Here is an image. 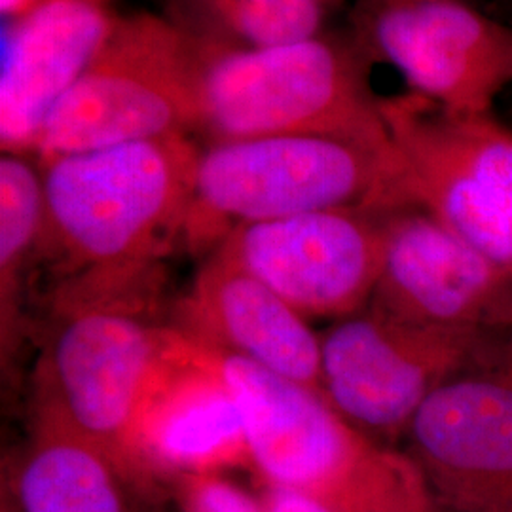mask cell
Returning a JSON list of instances; mask_svg holds the SVG:
<instances>
[{"mask_svg":"<svg viewBox=\"0 0 512 512\" xmlns=\"http://www.w3.org/2000/svg\"><path fill=\"white\" fill-rule=\"evenodd\" d=\"M202 148L177 135L57 156L42 162V258L65 287L156 289L158 264L184 236Z\"/></svg>","mask_w":512,"mask_h":512,"instance_id":"obj_1","label":"cell"},{"mask_svg":"<svg viewBox=\"0 0 512 512\" xmlns=\"http://www.w3.org/2000/svg\"><path fill=\"white\" fill-rule=\"evenodd\" d=\"M154 294L54 293L35 378V412L105 450L145 486L141 433L192 342L150 317Z\"/></svg>","mask_w":512,"mask_h":512,"instance_id":"obj_2","label":"cell"},{"mask_svg":"<svg viewBox=\"0 0 512 512\" xmlns=\"http://www.w3.org/2000/svg\"><path fill=\"white\" fill-rule=\"evenodd\" d=\"M205 349L238 408L262 482L304 492L332 512H439L412 456L376 442L321 391Z\"/></svg>","mask_w":512,"mask_h":512,"instance_id":"obj_3","label":"cell"},{"mask_svg":"<svg viewBox=\"0 0 512 512\" xmlns=\"http://www.w3.org/2000/svg\"><path fill=\"white\" fill-rule=\"evenodd\" d=\"M372 61L349 37L325 31L264 48L207 42L196 135L207 145L315 135L393 150Z\"/></svg>","mask_w":512,"mask_h":512,"instance_id":"obj_4","label":"cell"},{"mask_svg":"<svg viewBox=\"0 0 512 512\" xmlns=\"http://www.w3.org/2000/svg\"><path fill=\"white\" fill-rule=\"evenodd\" d=\"M414 205L397 147L382 150L315 135L243 139L202 148L184 239L213 249L241 224L332 209L389 213Z\"/></svg>","mask_w":512,"mask_h":512,"instance_id":"obj_5","label":"cell"},{"mask_svg":"<svg viewBox=\"0 0 512 512\" xmlns=\"http://www.w3.org/2000/svg\"><path fill=\"white\" fill-rule=\"evenodd\" d=\"M207 42L169 16H120L38 137V164L137 141L196 137Z\"/></svg>","mask_w":512,"mask_h":512,"instance_id":"obj_6","label":"cell"},{"mask_svg":"<svg viewBox=\"0 0 512 512\" xmlns=\"http://www.w3.org/2000/svg\"><path fill=\"white\" fill-rule=\"evenodd\" d=\"M382 110L416 205L512 277V129L410 92Z\"/></svg>","mask_w":512,"mask_h":512,"instance_id":"obj_7","label":"cell"},{"mask_svg":"<svg viewBox=\"0 0 512 512\" xmlns=\"http://www.w3.org/2000/svg\"><path fill=\"white\" fill-rule=\"evenodd\" d=\"M351 38L408 92L452 114H488L512 86V25L471 0H357Z\"/></svg>","mask_w":512,"mask_h":512,"instance_id":"obj_8","label":"cell"},{"mask_svg":"<svg viewBox=\"0 0 512 512\" xmlns=\"http://www.w3.org/2000/svg\"><path fill=\"white\" fill-rule=\"evenodd\" d=\"M480 340L355 313L321 336V393L370 437H399L440 385L458 378Z\"/></svg>","mask_w":512,"mask_h":512,"instance_id":"obj_9","label":"cell"},{"mask_svg":"<svg viewBox=\"0 0 512 512\" xmlns=\"http://www.w3.org/2000/svg\"><path fill=\"white\" fill-rule=\"evenodd\" d=\"M213 249L304 317L344 319L372 300L384 260V213L332 209L241 224Z\"/></svg>","mask_w":512,"mask_h":512,"instance_id":"obj_10","label":"cell"},{"mask_svg":"<svg viewBox=\"0 0 512 512\" xmlns=\"http://www.w3.org/2000/svg\"><path fill=\"white\" fill-rule=\"evenodd\" d=\"M368 310L421 329L484 336L512 325V277L421 207L384 213Z\"/></svg>","mask_w":512,"mask_h":512,"instance_id":"obj_11","label":"cell"},{"mask_svg":"<svg viewBox=\"0 0 512 512\" xmlns=\"http://www.w3.org/2000/svg\"><path fill=\"white\" fill-rule=\"evenodd\" d=\"M406 435L439 512H512V380L440 385Z\"/></svg>","mask_w":512,"mask_h":512,"instance_id":"obj_12","label":"cell"},{"mask_svg":"<svg viewBox=\"0 0 512 512\" xmlns=\"http://www.w3.org/2000/svg\"><path fill=\"white\" fill-rule=\"evenodd\" d=\"M120 18L109 6L46 0L4 21L0 148L33 156L57 105L71 92Z\"/></svg>","mask_w":512,"mask_h":512,"instance_id":"obj_13","label":"cell"},{"mask_svg":"<svg viewBox=\"0 0 512 512\" xmlns=\"http://www.w3.org/2000/svg\"><path fill=\"white\" fill-rule=\"evenodd\" d=\"M181 319V332L203 348L321 391V336L308 317L220 249L196 275Z\"/></svg>","mask_w":512,"mask_h":512,"instance_id":"obj_14","label":"cell"},{"mask_svg":"<svg viewBox=\"0 0 512 512\" xmlns=\"http://www.w3.org/2000/svg\"><path fill=\"white\" fill-rule=\"evenodd\" d=\"M152 404L141 433L148 482L188 473H220L249 459L238 408L213 357L198 342Z\"/></svg>","mask_w":512,"mask_h":512,"instance_id":"obj_15","label":"cell"},{"mask_svg":"<svg viewBox=\"0 0 512 512\" xmlns=\"http://www.w3.org/2000/svg\"><path fill=\"white\" fill-rule=\"evenodd\" d=\"M128 484L105 450L35 412L31 439L4 492L19 512H129Z\"/></svg>","mask_w":512,"mask_h":512,"instance_id":"obj_16","label":"cell"},{"mask_svg":"<svg viewBox=\"0 0 512 512\" xmlns=\"http://www.w3.org/2000/svg\"><path fill=\"white\" fill-rule=\"evenodd\" d=\"M46 238V192L33 156H0V342L2 365L18 348L23 329V285L42 258Z\"/></svg>","mask_w":512,"mask_h":512,"instance_id":"obj_17","label":"cell"},{"mask_svg":"<svg viewBox=\"0 0 512 512\" xmlns=\"http://www.w3.org/2000/svg\"><path fill=\"white\" fill-rule=\"evenodd\" d=\"M329 0H171L167 14L203 42L264 48L323 33Z\"/></svg>","mask_w":512,"mask_h":512,"instance_id":"obj_18","label":"cell"},{"mask_svg":"<svg viewBox=\"0 0 512 512\" xmlns=\"http://www.w3.org/2000/svg\"><path fill=\"white\" fill-rule=\"evenodd\" d=\"M173 484L179 512H266L258 495L220 473H188Z\"/></svg>","mask_w":512,"mask_h":512,"instance_id":"obj_19","label":"cell"},{"mask_svg":"<svg viewBox=\"0 0 512 512\" xmlns=\"http://www.w3.org/2000/svg\"><path fill=\"white\" fill-rule=\"evenodd\" d=\"M260 501L266 512H332L311 495L262 482Z\"/></svg>","mask_w":512,"mask_h":512,"instance_id":"obj_20","label":"cell"},{"mask_svg":"<svg viewBox=\"0 0 512 512\" xmlns=\"http://www.w3.org/2000/svg\"><path fill=\"white\" fill-rule=\"evenodd\" d=\"M40 2H46V0H0V14H2L4 21H10V19L23 16L25 12H29L31 8L38 6ZM82 2H92V4L112 8V4L118 2V0H82Z\"/></svg>","mask_w":512,"mask_h":512,"instance_id":"obj_21","label":"cell"},{"mask_svg":"<svg viewBox=\"0 0 512 512\" xmlns=\"http://www.w3.org/2000/svg\"><path fill=\"white\" fill-rule=\"evenodd\" d=\"M0 512H19L16 503L12 501V497L6 494V492L2 494V507H0Z\"/></svg>","mask_w":512,"mask_h":512,"instance_id":"obj_22","label":"cell"},{"mask_svg":"<svg viewBox=\"0 0 512 512\" xmlns=\"http://www.w3.org/2000/svg\"><path fill=\"white\" fill-rule=\"evenodd\" d=\"M505 353H507V368H509V374L512 372V325L509 327V342H507V349H505ZM512 380V378H509Z\"/></svg>","mask_w":512,"mask_h":512,"instance_id":"obj_23","label":"cell"}]
</instances>
